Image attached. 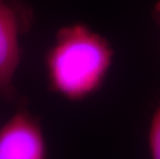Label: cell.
Instances as JSON below:
<instances>
[{
  "label": "cell",
  "instance_id": "277c9868",
  "mask_svg": "<svg viewBox=\"0 0 160 159\" xmlns=\"http://www.w3.org/2000/svg\"><path fill=\"white\" fill-rule=\"evenodd\" d=\"M147 149L150 157L160 159V101L153 111L149 121Z\"/></svg>",
  "mask_w": 160,
  "mask_h": 159
},
{
  "label": "cell",
  "instance_id": "7a4b0ae2",
  "mask_svg": "<svg viewBox=\"0 0 160 159\" xmlns=\"http://www.w3.org/2000/svg\"><path fill=\"white\" fill-rule=\"evenodd\" d=\"M33 11L22 0H0V97L17 96L15 77L22 59L21 39L31 28Z\"/></svg>",
  "mask_w": 160,
  "mask_h": 159
},
{
  "label": "cell",
  "instance_id": "3957f363",
  "mask_svg": "<svg viewBox=\"0 0 160 159\" xmlns=\"http://www.w3.org/2000/svg\"><path fill=\"white\" fill-rule=\"evenodd\" d=\"M47 156L48 144L42 123L27 107H20L0 127V159Z\"/></svg>",
  "mask_w": 160,
  "mask_h": 159
},
{
  "label": "cell",
  "instance_id": "6da1fadb",
  "mask_svg": "<svg viewBox=\"0 0 160 159\" xmlns=\"http://www.w3.org/2000/svg\"><path fill=\"white\" fill-rule=\"evenodd\" d=\"M115 51L107 37L85 23L62 26L48 50V87L64 99L79 102L102 88L113 66Z\"/></svg>",
  "mask_w": 160,
  "mask_h": 159
},
{
  "label": "cell",
  "instance_id": "5b68a950",
  "mask_svg": "<svg viewBox=\"0 0 160 159\" xmlns=\"http://www.w3.org/2000/svg\"><path fill=\"white\" fill-rule=\"evenodd\" d=\"M152 18L156 24L160 27V0L154 4V7L152 9Z\"/></svg>",
  "mask_w": 160,
  "mask_h": 159
}]
</instances>
